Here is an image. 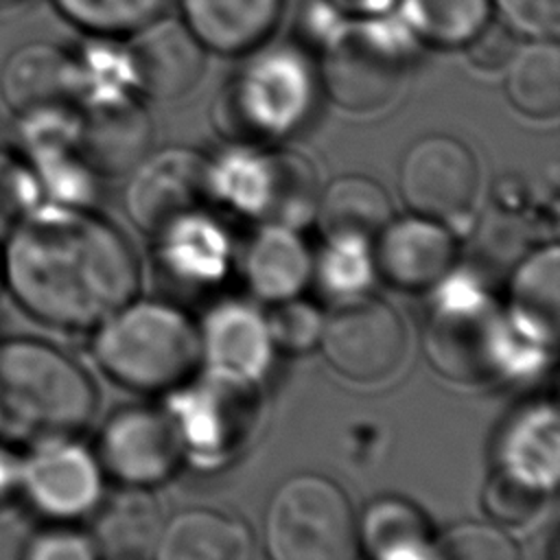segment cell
Here are the masks:
<instances>
[{
  "label": "cell",
  "mask_w": 560,
  "mask_h": 560,
  "mask_svg": "<svg viewBox=\"0 0 560 560\" xmlns=\"http://www.w3.org/2000/svg\"><path fill=\"white\" fill-rule=\"evenodd\" d=\"M4 289L35 322L96 328L133 300L140 273L127 238L83 206L44 201L2 238Z\"/></svg>",
  "instance_id": "1"
},
{
  "label": "cell",
  "mask_w": 560,
  "mask_h": 560,
  "mask_svg": "<svg viewBox=\"0 0 560 560\" xmlns=\"http://www.w3.org/2000/svg\"><path fill=\"white\" fill-rule=\"evenodd\" d=\"M238 59L212 107L228 142L273 147L313 120L324 92L311 46L271 37Z\"/></svg>",
  "instance_id": "2"
},
{
  "label": "cell",
  "mask_w": 560,
  "mask_h": 560,
  "mask_svg": "<svg viewBox=\"0 0 560 560\" xmlns=\"http://www.w3.org/2000/svg\"><path fill=\"white\" fill-rule=\"evenodd\" d=\"M90 374L57 346L13 337L0 341V440L13 446L74 438L96 411Z\"/></svg>",
  "instance_id": "3"
},
{
  "label": "cell",
  "mask_w": 560,
  "mask_h": 560,
  "mask_svg": "<svg viewBox=\"0 0 560 560\" xmlns=\"http://www.w3.org/2000/svg\"><path fill=\"white\" fill-rule=\"evenodd\" d=\"M324 26L311 48L322 92L352 114H374L398 98L422 46L389 15L343 18L324 4Z\"/></svg>",
  "instance_id": "4"
},
{
  "label": "cell",
  "mask_w": 560,
  "mask_h": 560,
  "mask_svg": "<svg viewBox=\"0 0 560 560\" xmlns=\"http://www.w3.org/2000/svg\"><path fill=\"white\" fill-rule=\"evenodd\" d=\"M94 357L116 383L160 392L186 381L201 357L190 319L160 302H127L96 326Z\"/></svg>",
  "instance_id": "5"
},
{
  "label": "cell",
  "mask_w": 560,
  "mask_h": 560,
  "mask_svg": "<svg viewBox=\"0 0 560 560\" xmlns=\"http://www.w3.org/2000/svg\"><path fill=\"white\" fill-rule=\"evenodd\" d=\"M210 160V195L232 210L298 228L315 214L317 177L306 158L260 144L228 142Z\"/></svg>",
  "instance_id": "6"
},
{
  "label": "cell",
  "mask_w": 560,
  "mask_h": 560,
  "mask_svg": "<svg viewBox=\"0 0 560 560\" xmlns=\"http://www.w3.org/2000/svg\"><path fill=\"white\" fill-rule=\"evenodd\" d=\"M271 560H352L357 523L343 490L315 472L284 479L265 510Z\"/></svg>",
  "instance_id": "7"
},
{
  "label": "cell",
  "mask_w": 560,
  "mask_h": 560,
  "mask_svg": "<svg viewBox=\"0 0 560 560\" xmlns=\"http://www.w3.org/2000/svg\"><path fill=\"white\" fill-rule=\"evenodd\" d=\"M510 339L492 302L464 282H453L435 302L424 350L433 368L459 383H479L508 365Z\"/></svg>",
  "instance_id": "8"
},
{
  "label": "cell",
  "mask_w": 560,
  "mask_h": 560,
  "mask_svg": "<svg viewBox=\"0 0 560 560\" xmlns=\"http://www.w3.org/2000/svg\"><path fill=\"white\" fill-rule=\"evenodd\" d=\"M398 186L413 214L451 223L464 219L479 192V164L466 142L448 133L413 140L398 171Z\"/></svg>",
  "instance_id": "9"
},
{
  "label": "cell",
  "mask_w": 560,
  "mask_h": 560,
  "mask_svg": "<svg viewBox=\"0 0 560 560\" xmlns=\"http://www.w3.org/2000/svg\"><path fill=\"white\" fill-rule=\"evenodd\" d=\"M210 197L208 155L186 147H166L144 153L133 164L125 208L140 230L158 236L179 219L199 212Z\"/></svg>",
  "instance_id": "10"
},
{
  "label": "cell",
  "mask_w": 560,
  "mask_h": 560,
  "mask_svg": "<svg viewBox=\"0 0 560 560\" xmlns=\"http://www.w3.org/2000/svg\"><path fill=\"white\" fill-rule=\"evenodd\" d=\"M319 346L328 363L350 381L392 376L405 357V326L381 300H354L324 319Z\"/></svg>",
  "instance_id": "11"
},
{
  "label": "cell",
  "mask_w": 560,
  "mask_h": 560,
  "mask_svg": "<svg viewBox=\"0 0 560 560\" xmlns=\"http://www.w3.org/2000/svg\"><path fill=\"white\" fill-rule=\"evenodd\" d=\"M103 499V468L74 438L31 446L22 462V501L50 523H74Z\"/></svg>",
  "instance_id": "12"
},
{
  "label": "cell",
  "mask_w": 560,
  "mask_h": 560,
  "mask_svg": "<svg viewBox=\"0 0 560 560\" xmlns=\"http://www.w3.org/2000/svg\"><path fill=\"white\" fill-rule=\"evenodd\" d=\"M182 435L175 418L149 407H125L109 416L98 442L101 468L125 486L149 488L177 466Z\"/></svg>",
  "instance_id": "13"
},
{
  "label": "cell",
  "mask_w": 560,
  "mask_h": 560,
  "mask_svg": "<svg viewBox=\"0 0 560 560\" xmlns=\"http://www.w3.org/2000/svg\"><path fill=\"white\" fill-rule=\"evenodd\" d=\"M127 79L142 101H173L192 90L203 72L206 50L182 20L168 15L120 39Z\"/></svg>",
  "instance_id": "14"
},
{
  "label": "cell",
  "mask_w": 560,
  "mask_h": 560,
  "mask_svg": "<svg viewBox=\"0 0 560 560\" xmlns=\"http://www.w3.org/2000/svg\"><path fill=\"white\" fill-rule=\"evenodd\" d=\"M79 149L96 175H120L147 153L151 120L131 90H107L81 101Z\"/></svg>",
  "instance_id": "15"
},
{
  "label": "cell",
  "mask_w": 560,
  "mask_h": 560,
  "mask_svg": "<svg viewBox=\"0 0 560 560\" xmlns=\"http://www.w3.org/2000/svg\"><path fill=\"white\" fill-rule=\"evenodd\" d=\"M287 0H175L177 18L212 55L241 57L269 42Z\"/></svg>",
  "instance_id": "16"
},
{
  "label": "cell",
  "mask_w": 560,
  "mask_h": 560,
  "mask_svg": "<svg viewBox=\"0 0 560 560\" xmlns=\"http://www.w3.org/2000/svg\"><path fill=\"white\" fill-rule=\"evenodd\" d=\"M376 267L398 289L420 291L438 284L455 262V241L444 223L411 214L389 219L376 236Z\"/></svg>",
  "instance_id": "17"
},
{
  "label": "cell",
  "mask_w": 560,
  "mask_h": 560,
  "mask_svg": "<svg viewBox=\"0 0 560 560\" xmlns=\"http://www.w3.org/2000/svg\"><path fill=\"white\" fill-rule=\"evenodd\" d=\"M4 103L22 114L48 105L79 107L74 55L52 44H26L9 55L0 74Z\"/></svg>",
  "instance_id": "18"
},
{
  "label": "cell",
  "mask_w": 560,
  "mask_h": 560,
  "mask_svg": "<svg viewBox=\"0 0 560 560\" xmlns=\"http://www.w3.org/2000/svg\"><path fill=\"white\" fill-rule=\"evenodd\" d=\"M313 217L328 241L370 243L389 223L392 203L376 179L350 173L319 192Z\"/></svg>",
  "instance_id": "19"
},
{
  "label": "cell",
  "mask_w": 560,
  "mask_h": 560,
  "mask_svg": "<svg viewBox=\"0 0 560 560\" xmlns=\"http://www.w3.org/2000/svg\"><path fill=\"white\" fill-rule=\"evenodd\" d=\"M199 337L214 370L241 383L265 372L273 346L265 319L241 304L214 308Z\"/></svg>",
  "instance_id": "20"
},
{
  "label": "cell",
  "mask_w": 560,
  "mask_h": 560,
  "mask_svg": "<svg viewBox=\"0 0 560 560\" xmlns=\"http://www.w3.org/2000/svg\"><path fill=\"white\" fill-rule=\"evenodd\" d=\"M90 532L105 560H147L162 532L160 505L147 488L125 486L94 510Z\"/></svg>",
  "instance_id": "21"
},
{
  "label": "cell",
  "mask_w": 560,
  "mask_h": 560,
  "mask_svg": "<svg viewBox=\"0 0 560 560\" xmlns=\"http://www.w3.org/2000/svg\"><path fill=\"white\" fill-rule=\"evenodd\" d=\"M311 271V254L295 228L265 223L245 254V276L252 291L271 302L295 298Z\"/></svg>",
  "instance_id": "22"
},
{
  "label": "cell",
  "mask_w": 560,
  "mask_h": 560,
  "mask_svg": "<svg viewBox=\"0 0 560 560\" xmlns=\"http://www.w3.org/2000/svg\"><path fill=\"white\" fill-rule=\"evenodd\" d=\"M497 470L538 492L553 488L558 477V424L553 407H529L510 424L499 446Z\"/></svg>",
  "instance_id": "23"
},
{
  "label": "cell",
  "mask_w": 560,
  "mask_h": 560,
  "mask_svg": "<svg viewBox=\"0 0 560 560\" xmlns=\"http://www.w3.org/2000/svg\"><path fill=\"white\" fill-rule=\"evenodd\" d=\"M247 529L212 510H186L162 525L155 560H245Z\"/></svg>",
  "instance_id": "24"
},
{
  "label": "cell",
  "mask_w": 560,
  "mask_h": 560,
  "mask_svg": "<svg viewBox=\"0 0 560 560\" xmlns=\"http://www.w3.org/2000/svg\"><path fill=\"white\" fill-rule=\"evenodd\" d=\"M394 15L422 48L464 50L492 20V0H398Z\"/></svg>",
  "instance_id": "25"
},
{
  "label": "cell",
  "mask_w": 560,
  "mask_h": 560,
  "mask_svg": "<svg viewBox=\"0 0 560 560\" xmlns=\"http://www.w3.org/2000/svg\"><path fill=\"white\" fill-rule=\"evenodd\" d=\"M505 96L532 118L551 120L560 112V48L558 39H523L505 63Z\"/></svg>",
  "instance_id": "26"
},
{
  "label": "cell",
  "mask_w": 560,
  "mask_h": 560,
  "mask_svg": "<svg viewBox=\"0 0 560 560\" xmlns=\"http://www.w3.org/2000/svg\"><path fill=\"white\" fill-rule=\"evenodd\" d=\"M160 236L162 260L177 280L206 284L221 278L228 260V241L223 230L201 210L179 219Z\"/></svg>",
  "instance_id": "27"
},
{
  "label": "cell",
  "mask_w": 560,
  "mask_h": 560,
  "mask_svg": "<svg viewBox=\"0 0 560 560\" xmlns=\"http://www.w3.org/2000/svg\"><path fill=\"white\" fill-rule=\"evenodd\" d=\"M357 542L372 560H394L431 547V532L424 514L400 497L372 501L357 527Z\"/></svg>",
  "instance_id": "28"
},
{
  "label": "cell",
  "mask_w": 560,
  "mask_h": 560,
  "mask_svg": "<svg viewBox=\"0 0 560 560\" xmlns=\"http://www.w3.org/2000/svg\"><path fill=\"white\" fill-rule=\"evenodd\" d=\"M558 247L549 245L523 260L512 280V311L518 330L536 341L558 328Z\"/></svg>",
  "instance_id": "29"
},
{
  "label": "cell",
  "mask_w": 560,
  "mask_h": 560,
  "mask_svg": "<svg viewBox=\"0 0 560 560\" xmlns=\"http://www.w3.org/2000/svg\"><path fill=\"white\" fill-rule=\"evenodd\" d=\"M55 11L92 39H125L168 15L175 0H50Z\"/></svg>",
  "instance_id": "30"
},
{
  "label": "cell",
  "mask_w": 560,
  "mask_h": 560,
  "mask_svg": "<svg viewBox=\"0 0 560 560\" xmlns=\"http://www.w3.org/2000/svg\"><path fill=\"white\" fill-rule=\"evenodd\" d=\"M435 560H521L512 538L497 525L459 523L451 527L438 545Z\"/></svg>",
  "instance_id": "31"
},
{
  "label": "cell",
  "mask_w": 560,
  "mask_h": 560,
  "mask_svg": "<svg viewBox=\"0 0 560 560\" xmlns=\"http://www.w3.org/2000/svg\"><path fill=\"white\" fill-rule=\"evenodd\" d=\"M44 203L37 175L20 151H0V238Z\"/></svg>",
  "instance_id": "32"
},
{
  "label": "cell",
  "mask_w": 560,
  "mask_h": 560,
  "mask_svg": "<svg viewBox=\"0 0 560 560\" xmlns=\"http://www.w3.org/2000/svg\"><path fill=\"white\" fill-rule=\"evenodd\" d=\"M265 324L271 343L289 352H306L315 343H319L324 317L313 304L289 298L276 302Z\"/></svg>",
  "instance_id": "33"
},
{
  "label": "cell",
  "mask_w": 560,
  "mask_h": 560,
  "mask_svg": "<svg viewBox=\"0 0 560 560\" xmlns=\"http://www.w3.org/2000/svg\"><path fill=\"white\" fill-rule=\"evenodd\" d=\"M317 271L328 291L339 295L361 293L372 276L368 243L328 241Z\"/></svg>",
  "instance_id": "34"
},
{
  "label": "cell",
  "mask_w": 560,
  "mask_h": 560,
  "mask_svg": "<svg viewBox=\"0 0 560 560\" xmlns=\"http://www.w3.org/2000/svg\"><path fill=\"white\" fill-rule=\"evenodd\" d=\"M20 560H103L90 532L72 523H50L35 529Z\"/></svg>",
  "instance_id": "35"
},
{
  "label": "cell",
  "mask_w": 560,
  "mask_h": 560,
  "mask_svg": "<svg viewBox=\"0 0 560 560\" xmlns=\"http://www.w3.org/2000/svg\"><path fill=\"white\" fill-rule=\"evenodd\" d=\"M494 20L523 39H558L560 0H492Z\"/></svg>",
  "instance_id": "36"
},
{
  "label": "cell",
  "mask_w": 560,
  "mask_h": 560,
  "mask_svg": "<svg viewBox=\"0 0 560 560\" xmlns=\"http://www.w3.org/2000/svg\"><path fill=\"white\" fill-rule=\"evenodd\" d=\"M545 499V492H538L499 470L488 479L483 501H486V512L508 525H521L523 521H529L538 508L540 501Z\"/></svg>",
  "instance_id": "37"
},
{
  "label": "cell",
  "mask_w": 560,
  "mask_h": 560,
  "mask_svg": "<svg viewBox=\"0 0 560 560\" xmlns=\"http://www.w3.org/2000/svg\"><path fill=\"white\" fill-rule=\"evenodd\" d=\"M516 35L510 33L501 22L492 20L464 50L477 68H505L510 55L516 48Z\"/></svg>",
  "instance_id": "38"
},
{
  "label": "cell",
  "mask_w": 560,
  "mask_h": 560,
  "mask_svg": "<svg viewBox=\"0 0 560 560\" xmlns=\"http://www.w3.org/2000/svg\"><path fill=\"white\" fill-rule=\"evenodd\" d=\"M22 462L24 455L13 444L0 440V512L22 501Z\"/></svg>",
  "instance_id": "39"
},
{
  "label": "cell",
  "mask_w": 560,
  "mask_h": 560,
  "mask_svg": "<svg viewBox=\"0 0 560 560\" xmlns=\"http://www.w3.org/2000/svg\"><path fill=\"white\" fill-rule=\"evenodd\" d=\"M343 18H376L396 11L398 0H322Z\"/></svg>",
  "instance_id": "40"
},
{
  "label": "cell",
  "mask_w": 560,
  "mask_h": 560,
  "mask_svg": "<svg viewBox=\"0 0 560 560\" xmlns=\"http://www.w3.org/2000/svg\"><path fill=\"white\" fill-rule=\"evenodd\" d=\"M4 289V269H2V247H0V291Z\"/></svg>",
  "instance_id": "41"
}]
</instances>
